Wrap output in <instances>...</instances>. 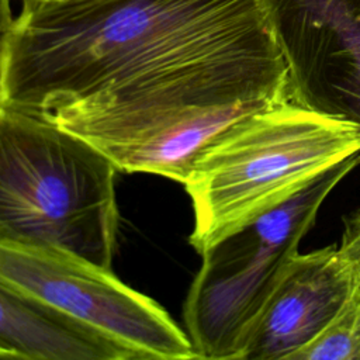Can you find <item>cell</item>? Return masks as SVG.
<instances>
[{
    "label": "cell",
    "instance_id": "cell-1",
    "mask_svg": "<svg viewBox=\"0 0 360 360\" xmlns=\"http://www.w3.org/2000/svg\"><path fill=\"white\" fill-rule=\"evenodd\" d=\"M290 98L266 0H22L0 39V104L118 170L181 176L228 104Z\"/></svg>",
    "mask_w": 360,
    "mask_h": 360
},
{
    "label": "cell",
    "instance_id": "cell-2",
    "mask_svg": "<svg viewBox=\"0 0 360 360\" xmlns=\"http://www.w3.org/2000/svg\"><path fill=\"white\" fill-rule=\"evenodd\" d=\"M357 153L359 127L290 98L242 117L200 152L183 183L194 218L190 245L202 255Z\"/></svg>",
    "mask_w": 360,
    "mask_h": 360
},
{
    "label": "cell",
    "instance_id": "cell-3",
    "mask_svg": "<svg viewBox=\"0 0 360 360\" xmlns=\"http://www.w3.org/2000/svg\"><path fill=\"white\" fill-rule=\"evenodd\" d=\"M117 172L83 138L0 104V240L66 249L111 269Z\"/></svg>",
    "mask_w": 360,
    "mask_h": 360
},
{
    "label": "cell",
    "instance_id": "cell-4",
    "mask_svg": "<svg viewBox=\"0 0 360 360\" xmlns=\"http://www.w3.org/2000/svg\"><path fill=\"white\" fill-rule=\"evenodd\" d=\"M360 163L353 155L292 198L218 240L201 257L183 307L198 359L240 360L246 342L301 239L332 190Z\"/></svg>",
    "mask_w": 360,
    "mask_h": 360
},
{
    "label": "cell",
    "instance_id": "cell-5",
    "mask_svg": "<svg viewBox=\"0 0 360 360\" xmlns=\"http://www.w3.org/2000/svg\"><path fill=\"white\" fill-rule=\"evenodd\" d=\"M0 280L97 329L136 360L198 359L160 304L66 249L0 240Z\"/></svg>",
    "mask_w": 360,
    "mask_h": 360
},
{
    "label": "cell",
    "instance_id": "cell-6",
    "mask_svg": "<svg viewBox=\"0 0 360 360\" xmlns=\"http://www.w3.org/2000/svg\"><path fill=\"white\" fill-rule=\"evenodd\" d=\"M291 101L360 128V0H266Z\"/></svg>",
    "mask_w": 360,
    "mask_h": 360
},
{
    "label": "cell",
    "instance_id": "cell-7",
    "mask_svg": "<svg viewBox=\"0 0 360 360\" xmlns=\"http://www.w3.org/2000/svg\"><path fill=\"white\" fill-rule=\"evenodd\" d=\"M359 290L338 246L298 252L266 302L240 360H294Z\"/></svg>",
    "mask_w": 360,
    "mask_h": 360
},
{
    "label": "cell",
    "instance_id": "cell-8",
    "mask_svg": "<svg viewBox=\"0 0 360 360\" xmlns=\"http://www.w3.org/2000/svg\"><path fill=\"white\" fill-rule=\"evenodd\" d=\"M0 353L3 359L135 360L111 338L1 280Z\"/></svg>",
    "mask_w": 360,
    "mask_h": 360
},
{
    "label": "cell",
    "instance_id": "cell-9",
    "mask_svg": "<svg viewBox=\"0 0 360 360\" xmlns=\"http://www.w3.org/2000/svg\"><path fill=\"white\" fill-rule=\"evenodd\" d=\"M294 360H360V290Z\"/></svg>",
    "mask_w": 360,
    "mask_h": 360
},
{
    "label": "cell",
    "instance_id": "cell-10",
    "mask_svg": "<svg viewBox=\"0 0 360 360\" xmlns=\"http://www.w3.org/2000/svg\"><path fill=\"white\" fill-rule=\"evenodd\" d=\"M343 233L338 252L360 283V208L343 218Z\"/></svg>",
    "mask_w": 360,
    "mask_h": 360
},
{
    "label": "cell",
    "instance_id": "cell-11",
    "mask_svg": "<svg viewBox=\"0 0 360 360\" xmlns=\"http://www.w3.org/2000/svg\"><path fill=\"white\" fill-rule=\"evenodd\" d=\"M14 18L11 15L10 0H0V39L7 32Z\"/></svg>",
    "mask_w": 360,
    "mask_h": 360
},
{
    "label": "cell",
    "instance_id": "cell-12",
    "mask_svg": "<svg viewBox=\"0 0 360 360\" xmlns=\"http://www.w3.org/2000/svg\"><path fill=\"white\" fill-rule=\"evenodd\" d=\"M41 1H58V3H62V1H69V0H41Z\"/></svg>",
    "mask_w": 360,
    "mask_h": 360
},
{
    "label": "cell",
    "instance_id": "cell-13",
    "mask_svg": "<svg viewBox=\"0 0 360 360\" xmlns=\"http://www.w3.org/2000/svg\"><path fill=\"white\" fill-rule=\"evenodd\" d=\"M0 359H3V357H1V353H0Z\"/></svg>",
    "mask_w": 360,
    "mask_h": 360
}]
</instances>
